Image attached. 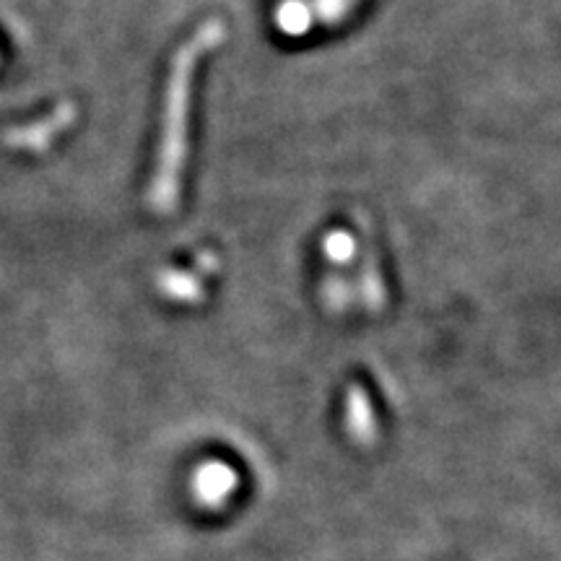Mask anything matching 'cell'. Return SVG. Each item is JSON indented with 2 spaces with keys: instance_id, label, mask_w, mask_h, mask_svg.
I'll use <instances>...</instances> for the list:
<instances>
[{
  "instance_id": "1",
  "label": "cell",
  "mask_w": 561,
  "mask_h": 561,
  "mask_svg": "<svg viewBox=\"0 0 561 561\" xmlns=\"http://www.w3.org/2000/svg\"><path fill=\"white\" fill-rule=\"evenodd\" d=\"M224 39L221 21H208L175 58L167 84V110H164V136L159 151V169L154 177L151 200L159 211H172L180 193V175L187 154V112H190V84H193L195 60L213 50Z\"/></svg>"
}]
</instances>
